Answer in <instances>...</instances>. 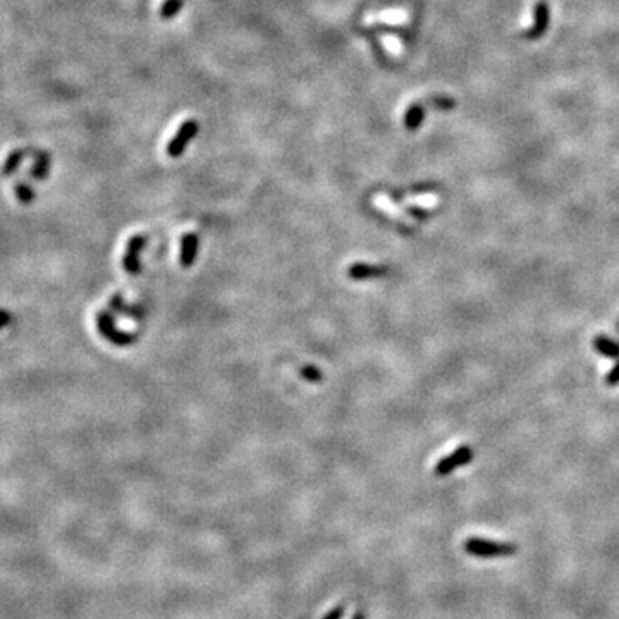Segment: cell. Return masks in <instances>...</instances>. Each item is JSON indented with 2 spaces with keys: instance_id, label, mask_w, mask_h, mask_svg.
<instances>
[{
  "instance_id": "9c48e42d",
  "label": "cell",
  "mask_w": 619,
  "mask_h": 619,
  "mask_svg": "<svg viewBox=\"0 0 619 619\" xmlns=\"http://www.w3.org/2000/svg\"><path fill=\"white\" fill-rule=\"evenodd\" d=\"M425 119V105L422 102L411 103L405 114V126L408 131H417Z\"/></svg>"
},
{
  "instance_id": "5bb4252c",
  "label": "cell",
  "mask_w": 619,
  "mask_h": 619,
  "mask_svg": "<svg viewBox=\"0 0 619 619\" xmlns=\"http://www.w3.org/2000/svg\"><path fill=\"white\" fill-rule=\"evenodd\" d=\"M382 41H384V45H386V48H389L392 53H401L403 47H401V44H399V41L396 40V38L387 37V38H384Z\"/></svg>"
},
{
  "instance_id": "6da1fadb",
  "label": "cell",
  "mask_w": 619,
  "mask_h": 619,
  "mask_svg": "<svg viewBox=\"0 0 619 619\" xmlns=\"http://www.w3.org/2000/svg\"><path fill=\"white\" fill-rule=\"evenodd\" d=\"M464 549L473 556L478 557H499L511 556L516 552V547L511 544H499V542L482 540V538H470L464 542Z\"/></svg>"
},
{
  "instance_id": "ba28073f",
  "label": "cell",
  "mask_w": 619,
  "mask_h": 619,
  "mask_svg": "<svg viewBox=\"0 0 619 619\" xmlns=\"http://www.w3.org/2000/svg\"><path fill=\"white\" fill-rule=\"evenodd\" d=\"M386 274V268L379 267V265H370V263H355L348 268L349 279L353 280H368V279H379Z\"/></svg>"
},
{
  "instance_id": "9a60e30c",
  "label": "cell",
  "mask_w": 619,
  "mask_h": 619,
  "mask_svg": "<svg viewBox=\"0 0 619 619\" xmlns=\"http://www.w3.org/2000/svg\"><path fill=\"white\" fill-rule=\"evenodd\" d=\"M606 382H607V386H616V384H619V363L614 365L613 370L607 374Z\"/></svg>"
},
{
  "instance_id": "4fadbf2b",
  "label": "cell",
  "mask_w": 619,
  "mask_h": 619,
  "mask_svg": "<svg viewBox=\"0 0 619 619\" xmlns=\"http://www.w3.org/2000/svg\"><path fill=\"white\" fill-rule=\"evenodd\" d=\"M301 377L305 380H308V382H318V380H322V370L320 368H317V367H305L301 370Z\"/></svg>"
},
{
  "instance_id": "8992f818",
  "label": "cell",
  "mask_w": 619,
  "mask_h": 619,
  "mask_svg": "<svg viewBox=\"0 0 619 619\" xmlns=\"http://www.w3.org/2000/svg\"><path fill=\"white\" fill-rule=\"evenodd\" d=\"M98 327L100 332L107 337L110 342H114L115 346H129L134 341V337L131 334H124L117 329L114 324L112 315L109 313H100L98 315Z\"/></svg>"
},
{
  "instance_id": "7a4b0ae2",
  "label": "cell",
  "mask_w": 619,
  "mask_h": 619,
  "mask_svg": "<svg viewBox=\"0 0 619 619\" xmlns=\"http://www.w3.org/2000/svg\"><path fill=\"white\" fill-rule=\"evenodd\" d=\"M198 121L196 119H188V121L183 122V126L176 131V134L172 136V140L169 141L167 145V155L172 157V159H178L184 153L186 150L188 143L196 136L198 133Z\"/></svg>"
},
{
  "instance_id": "8fae6325",
  "label": "cell",
  "mask_w": 619,
  "mask_h": 619,
  "mask_svg": "<svg viewBox=\"0 0 619 619\" xmlns=\"http://www.w3.org/2000/svg\"><path fill=\"white\" fill-rule=\"evenodd\" d=\"M406 21V13L405 11H387V13H379L375 16L367 18L368 25H374V22H405Z\"/></svg>"
},
{
  "instance_id": "277c9868",
  "label": "cell",
  "mask_w": 619,
  "mask_h": 619,
  "mask_svg": "<svg viewBox=\"0 0 619 619\" xmlns=\"http://www.w3.org/2000/svg\"><path fill=\"white\" fill-rule=\"evenodd\" d=\"M145 246H147V237L138 234V236L131 237L128 243V249H126V255L122 259V267L126 268V272L129 274H140L141 272V261L140 256L143 253Z\"/></svg>"
},
{
  "instance_id": "30bf717a",
  "label": "cell",
  "mask_w": 619,
  "mask_h": 619,
  "mask_svg": "<svg viewBox=\"0 0 619 619\" xmlns=\"http://www.w3.org/2000/svg\"><path fill=\"white\" fill-rule=\"evenodd\" d=\"M595 349L607 358H619V344L606 336H597L594 341Z\"/></svg>"
},
{
  "instance_id": "5b68a950",
  "label": "cell",
  "mask_w": 619,
  "mask_h": 619,
  "mask_svg": "<svg viewBox=\"0 0 619 619\" xmlns=\"http://www.w3.org/2000/svg\"><path fill=\"white\" fill-rule=\"evenodd\" d=\"M549 21H551V9H549V4L545 2V0H538L535 6H533V22L532 26H530L528 32H526V38L544 37L549 28Z\"/></svg>"
},
{
  "instance_id": "3957f363",
  "label": "cell",
  "mask_w": 619,
  "mask_h": 619,
  "mask_svg": "<svg viewBox=\"0 0 619 619\" xmlns=\"http://www.w3.org/2000/svg\"><path fill=\"white\" fill-rule=\"evenodd\" d=\"M473 460V451L471 448H457L456 451H452L451 455H448L445 457H442L439 463L436 464V475L437 476H445L449 473H452L455 470H457L463 464H468Z\"/></svg>"
},
{
  "instance_id": "7c38bea8",
  "label": "cell",
  "mask_w": 619,
  "mask_h": 619,
  "mask_svg": "<svg viewBox=\"0 0 619 619\" xmlns=\"http://www.w3.org/2000/svg\"><path fill=\"white\" fill-rule=\"evenodd\" d=\"M183 4L184 0H164L162 6H160V18L172 19L183 9Z\"/></svg>"
},
{
  "instance_id": "52a82bcc",
  "label": "cell",
  "mask_w": 619,
  "mask_h": 619,
  "mask_svg": "<svg viewBox=\"0 0 619 619\" xmlns=\"http://www.w3.org/2000/svg\"><path fill=\"white\" fill-rule=\"evenodd\" d=\"M198 248H200V240L195 233H186L181 240V253H179V261L184 268L193 267L196 256H198Z\"/></svg>"
}]
</instances>
